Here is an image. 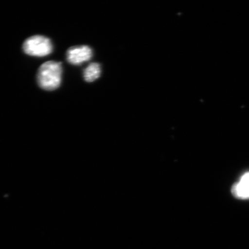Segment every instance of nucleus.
I'll return each mask as SVG.
<instances>
[{"label": "nucleus", "mask_w": 249, "mask_h": 249, "mask_svg": "<svg viewBox=\"0 0 249 249\" xmlns=\"http://www.w3.org/2000/svg\"><path fill=\"white\" fill-rule=\"evenodd\" d=\"M62 68L61 62L50 61L39 68L37 81L40 88L53 91L60 87L62 80Z\"/></svg>", "instance_id": "f257e3e1"}, {"label": "nucleus", "mask_w": 249, "mask_h": 249, "mask_svg": "<svg viewBox=\"0 0 249 249\" xmlns=\"http://www.w3.org/2000/svg\"><path fill=\"white\" fill-rule=\"evenodd\" d=\"M25 53L35 57H44L51 54L53 46L51 39L42 36L30 37L25 40L23 45Z\"/></svg>", "instance_id": "f03ea898"}, {"label": "nucleus", "mask_w": 249, "mask_h": 249, "mask_svg": "<svg viewBox=\"0 0 249 249\" xmlns=\"http://www.w3.org/2000/svg\"><path fill=\"white\" fill-rule=\"evenodd\" d=\"M92 51L89 46H80L71 47L67 53V61L70 64L81 65L92 58Z\"/></svg>", "instance_id": "7ed1b4c3"}, {"label": "nucleus", "mask_w": 249, "mask_h": 249, "mask_svg": "<svg viewBox=\"0 0 249 249\" xmlns=\"http://www.w3.org/2000/svg\"><path fill=\"white\" fill-rule=\"evenodd\" d=\"M232 193L236 197L249 198V172L245 173L239 182L232 187Z\"/></svg>", "instance_id": "20e7f679"}, {"label": "nucleus", "mask_w": 249, "mask_h": 249, "mask_svg": "<svg viewBox=\"0 0 249 249\" xmlns=\"http://www.w3.org/2000/svg\"><path fill=\"white\" fill-rule=\"evenodd\" d=\"M101 68L98 63L89 64L84 71V78L87 82H92L100 77Z\"/></svg>", "instance_id": "39448f33"}]
</instances>
